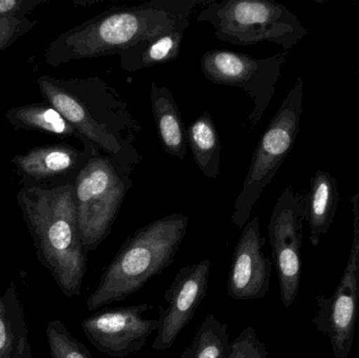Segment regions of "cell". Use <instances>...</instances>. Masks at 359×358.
Masks as SVG:
<instances>
[{
  "mask_svg": "<svg viewBox=\"0 0 359 358\" xmlns=\"http://www.w3.org/2000/svg\"><path fill=\"white\" fill-rule=\"evenodd\" d=\"M39 84L52 106L79 132L90 153L109 156L132 174L142 159L135 146L142 128L114 86L97 77L72 88L48 79Z\"/></svg>",
  "mask_w": 359,
  "mask_h": 358,
  "instance_id": "6da1fadb",
  "label": "cell"
},
{
  "mask_svg": "<svg viewBox=\"0 0 359 358\" xmlns=\"http://www.w3.org/2000/svg\"><path fill=\"white\" fill-rule=\"evenodd\" d=\"M209 0H151L111 8L65 34L63 59L118 55L174 32L186 31L198 6Z\"/></svg>",
  "mask_w": 359,
  "mask_h": 358,
  "instance_id": "7a4b0ae2",
  "label": "cell"
},
{
  "mask_svg": "<svg viewBox=\"0 0 359 358\" xmlns=\"http://www.w3.org/2000/svg\"><path fill=\"white\" fill-rule=\"evenodd\" d=\"M21 206L40 263L67 298L79 296L88 254L78 227L74 184L29 187L22 191Z\"/></svg>",
  "mask_w": 359,
  "mask_h": 358,
  "instance_id": "3957f363",
  "label": "cell"
},
{
  "mask_svg": "<svg viewBox=\"0 0 359 358\" xmlns=\"http://www.w3.org/2000/svg\"><path fill=\"white\" fill-rule=\"evenodd\" d=\"M189 219L182 214L153 221L133 233L104 269L86 302L90 311L121 302L142 289L174 262Z\"/></svg>",
  "mask_w": 359,
  "mask_h": 358,
  "instance_id": "277c9868",
  "label": "cell"
},
{
  "mask_svg": "<svg viewBox=\"0 0 359 358\" xmlns=\"http://www.w3.org/2000/svg\"><path fill=\"white\" fill-rule=\"evenodd\" d=\"M196 20L209 23L222 41L242 46L272 42L285 52L308 34L294 13L271 0H209Z\"/></svg>",
  "mask_w": 359,
  "mask_h": 358,
  "instance_id": "5b68a950",
  "label": "cell"
},
{
  "mask_svg": "<svg viewBox=\"0 0 359 358\" xmlns=\"http://www.w3.org/2000/svg\"><path fill=\"white\" fill-rule=\"evenodd\" d=\"M130 174L109 156H90L78 172L75 203L78 227L86 254L94 252L109 237L132 188Z\"/></svg>",
  "mask_w": 359,
  "mask_h": 358,
  "instance_id": "8992f818",
  "label": "cell"
},
{
  "mask_svg": "<svg viewBox=\"0 0 359 358\" xmlns=\"http://www.w3.org/2000/svg\"><path fill=\"white\" fill-rule=\"evenodd\" d=\"M304 80L299 77L257 143L250 167L232 212V224L242 230L266 187L294 146L303 115Z\"/></svg>",
  "mask_w": 359,
  "mask_h": 358,
  "instance_id": "52a82bcc",
  "label": "cell"
},
{
  "mask_svg": "<svg viewBox=\"0 0 359 358\" xmlns=\"http://www.w3.org/2000/svg\"><path fill=\"white\" fill-rule=\"evenodd\" d=\"M288 52L268 58H253L243 53L212 50L201 59L203 75L209 81L242 88L253 102V109L244 128H257L276 95V84Z\"/></svg>",
  "mask_w": 359,
  "mask_h": 358,
  "instance_id": "ba28073f",
  "label": "cell"
},
{
  "mask_svg": "<svg viewBox=\"0 0 359 358\" xmlns=\"http://www.w3.org/2000/svg\"><path fill=\"white\" fill-rule=\"evenodd\" d=\"M353 240L349 259L339 285L330 298L318 296L312 319L320 333L330 340L335 358H348L353 348L359 309V189L352 197Z\"/></svg>",
  "mask_w": 359,
  "mask_h": 358,
  "instance_id": "9c48e42d",
  "label": "cell"
},
{
  "mask_svg": "<svg viewBox=\"0 0 359 358\" xmlns=\"http://www.w3.org/2000/svg\"><path fill=\"white\" fill-rule=\"evenodd\" d=\"M307 193L288 186L280 193L268 225L272 260L278 275L280 301L290 308L301 288L302 242Z\"/></svg>",
  "mask_w": 359,
  "mask_h": 358,
  "instance_id": "30bf717a",
  "label": "cell"
},
{
  "mask_svg": "<svg viewBox=\"0 0 359 358\" xmlns=\"http://www.w3.org/2000/svg\"><path fill=\"white\" fill-rule=\"evenodd\" d=\"M151 308L144 303L99 311L83 319L81 328L101 353L109 357H126L142 350L149 338L157 333L159 321L143 317Z\"/></svg>",
  "mask_w": 359,
  "mask_h": 358,
  "instance_id": "8fae6325",
  "label": "cell"
},
{
  "mask_svg": "<svg viewBox=\"0 0 359 358\" xmlns=\"http://www.w3.org/2000/svg\"><path fill=\"white\" fill-rule=\"evenodd\" d=\"M210 269L209 260L180 269L164 294L168 306L160 311L153 349L166 351L172 348L184 328L192 321L208 291Z\"/></svg>",
  "mask_w": 359,
  "mask_h": 358,
  "instance_id": "7c38bea8",
  "label": "cell"
},
{
  "mask_svg": "<svg viewBox=\"0 0 359 358\" xmlns=\"http://www.w3.org/2000/svg\"><path fill=\"white\" fill-rule=\"evenodd\" d=\"M265 244L259 216H255L242 229L232 256L227 282L228 296L232 300H262L267 296L272 262L264 252Z\"/></svg>",
  "mask_w": 359,
  "mask_h": 358,
  "instance_id": "4fadbf2b",
  "label": "cell"
},
{
  "mask_svg": "<svg viewBox=\"0 0 359 358\" xmlns=\"http://www.w3.org/2000/svg\"><path fill=\"white\" fill-rule=\"evenodd\" d=\"M339 203V183L326 170H316L310 180L306 212L310 229V242L318 247L320 240L328 233L334 222Z\"/></svg>",
  "mask_w": 359,
  "mask_h": 358,
  "instance_id": "5bb4252c",
  "label": "cell"
},
{
  "mask_svg": "<svg viewBox=\"0 0 359 358\" xmlns=\"http://www.w3.org/2000/svg\"><path fill=\"white\" fill-rule=\"evenodd\" d=\"M0 358H34L25 308L14 282L0 294Z\"/></svg>",
  "mask_w": 359,
  "mask_h": 358,
  "instance_id": "9a60e30c",
  "label": "cell"
},
{
  "mask_svg": "<svg viewBox=\"0 0 359 358\" xmlns=\"http://www.w3.org/2000/svg\"><path fill=\"white\" fill-rule=\"evenodd\" d=\"M151 103L154 119L164 151L184 160L187 155V135L174 95L165 86L151 84Z\"/></svg>",
  "mask_w": 359,
  "mask_h": 358,
  "instance_id": "2e32d148",
  "label": "cell"
},
{
  "mask_svg": "<svg viewBox=\"0 0 359 358\" xmlns=\"http://www.w3.org/2000/svg\"><path fill=\"white\" fill-rule=\"evenodd\" d=\"M187 143L194 162L208 179H217L221 172V140L208 111L190 124Z\"/></svg>",
  "mask_w": 359,
  "mask_h": 358,
  "instance_id": "e0dca14e",
  "label": "cell"
},
{
  "mask_svg": "<svg viewBox=\"0 0 359 358\" xmlns=\"http://www.w3.org/2000/svg\"><path fill=\"white\" fill-rule=\"evenodd\" d=\"M81 155L67 145L41 147L29 151L15 159L17 165L27 176L41 179L57 176L77 167Z\"/></svg>",
  "mask_w": 359,
  "mask_h": 358,
  "instance_id": "ac0fdd59",
  "label": "cell"
},
{
  "mask_svg": "<svg viewBox=\"0 0 359 358\" xmlns=\"http://www.w3.org/2000/svg\"><path fill=\"white\" fill-rule=\"evenodd\" d=\"M185 32H174L159 39L121 53L119 55L121 69L126 71H135L175 60L178 58Z\"/></svg>",
  "mask_w": 359,
  "mask_h": 358,
  "instance_id": "d6986e66",
  "label": "cell"
},
{
  "mask_svg": "<svg viewBox=\"0 0 359 358\" xmlns=\"http://www.w3.org/2000/svg\"><path fill=\"white\" fill-rule=\"evenodd\" d=\"M229 325L212 315H207L196 331L191 344L179 358H229L232 340L228 336Z\"/></svg>",
  "mask_w": 359,
  "mask_h": 358,
  "instance_id": "ffe728a7",
  "label": "cell"
},
{
  "mask_svg": "<svg viewBox=\"0 0 359 358\" xmlns=\"http://www.w3.org/2000/svg\"><path fill=\"white\" fill-rule=\"evenodd\" d=\"M14 117L27 128L62 136H78L82 139L79 132L53 106L29 105L20 107L15 111Z\"/></svg>",
  "mask_w": 359,
  "mask_h": 358,
  "instance_id": "44dd1931",
  "label": "cell"
},
{
  "mask_svg": "<svg viewBox=\"0 0 359 358\" xmlns=\"http://www.w3.org/2000/svg\"><path fill=\"white\" fill-rule=\"evenodd\" d=\"M46 338L52 358H93L88 349L74 338L59 319L48 324Z\"/></svg>",
  "mask_w": 359,
  "mask_h": 358,
  "instance_id": "7402d4cb",
  "label": "cell"
},
{
  "mask_svg": "<svg viewBox=\"0 0 359 358\" xmlns=\"http://www.w3.org/2000/svg\"><path fill=\"white\" fill-rule=\"evenodd\" d=\"M229 358H268L267 347L257 336V330L247 327L232 340Z\"/></svg>",
  "mask_w": 359,
  "mask_h": 358,
  "instance_id": "603a6c76",
  "label": "cell"
},
{
  "mask_svg": "<svg viewBox=\"0 0 359 358\" xmlns=\"http://www.w3.org/2000/svg\"><path fill=\"white\" fill-rule=\"evenodd\" d=\"M22 22L12 16H0V50L8 46L20 33Z\"/></svg>",
  "mask_w": 359,
  "mask_h": 358,
  "instance_id": "cb8c5ba5",
  "label": "cell"
},
{
  "mask_svg": "<svg viewBox=\"0 0 359 358\" xmlns=\"http://www.w3.org/2000/svg\"><path fill=\"white\" fill-rule=\"evenodd\" d=\"M21 4V0H0V16H12Z\"/></svg>",
  "mask_w": 359,
  "mask_h": 358,
  "instance_id": "d4e9b609",
  "label": "cell"
},
{
  "mask_svg": "<svg viewBox=\"0 0 359 358\" xmlns=\"http://www.w3.org/2000/svg\"><path fill=\"white\" fill-rule=\"evenodd\" d=\"M358 74H359V71H358Z\"/></svg>",
  "mask_w": 359,
  "mask_h": 358,
  "instance_id": "484cf974",
  "label": "cell"
}]
</instances>
